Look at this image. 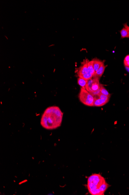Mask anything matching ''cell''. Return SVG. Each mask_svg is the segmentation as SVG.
Instances as JSON below:
<instances>
[{"mask_svg":"<svg viewBox=\"0 0 129 195\" xmlns=\"http://www.w3.org/2000/svg\"><path fill=\"white\" fill-rule=\"evenodd\" d=\"M63 113L58 107L51 106L45 110L42 116L41 124L48 130H53L61 126L63 117Z\"/></svg>","mask_w":129,"mask_h":195,"instance_id":"obj_1","label":"cell"},{"mask_svg":"<svg viewBox=\"0 0 129 195\" xmlns=\"http://www.w3.org/2000/svg\"><path fill=\"white\" fill-rule=\"evenodd\" d=\"M105 178L99 174H93L88 178L87 188L92 195H104L109 186Z\"/></svg>","mask_w":129,"mask_h":195,"instance_id":"obj_2","label":"cell"},{"mask_svg":"<svg viewBox=\"0 0 129 195\" xmlns=\"http://www.w3.org/2000/svg\"><path fill=\"white\" fill-rule=\"evenodd\" d=\"M100 85L99 79L93 78L88 80L85 89L93 96H99L100 94Z\"/></svg>","mask_w":129,"mask_h":195,"instance_id":"obj_3","label":"cell"},{"mask_svg":"<svg viewBox=\"0 0 129 195\" xmlns=\"http://www.w3.org/2000/svg\"><path fill=\"white\" fill-rule=\"evenodd\" d=\"M79 98L83 105L91 107L94 106V96L85 89L81 88L79 95Z\"/></svg>","mask_w":129,"mask_h":195,"instance_id":"obj_4","label":"cell"},{"mask_svg":"<svg viewBox=\"0 0 129 195\" xmlns=\"http://www.w3.org/2000/svg\"><path fill=\"white\" fill-rule=\"evenodd\" d=\"M89 61V60L87 59H86L82 63L81 66L76 70V74H77V76H80L84 75L89 73L88 66H87Z\"/></svg>","mask_w":129,"mask_h":195,"instance_id":"obj_5","label":"cell"},{"mask_svg":"<svg viewBox=\"0 0 129 195\" xmlns=\"http://www.w3.org/2000/svg\"><path fill=\"white\" fill-rule=\"evenodd\" d=\"M106 67V66H105L104 63L102 64V66L99 68V69L95 72V74L93 76V78H97L99 79V78L102 76V75L103 74Z\"/></svg>","mask_w":129,"mask_h":195,"instance_id":"obj_6","label":"cell"},{"mask_svg":"<svg viewBox=\"0 0 129 195\" xmlns=\"http://www.w3.org/2000/svg\"><path fill=\"white\" fill-rule=\"evenodd\" d=\"M93 68L95 72L97 71L100 67L102 64H104V61L98 59L97 58L93 59Z\"/></svg>","mask_w":129,"mask_h":195,"instance_id":"obj_7","label":"cell"},{"mask_svg":"<svg viewBox=\"0 0 129 195\" xmlns=\"http://www.w3.org/2000/svg\"><path fill=\"white\" fill-rule=\"evenodd\" d=\"M87 66H88V70L89 73L91 74L93 76L96 72H95L94 68H93V60H90V61H89L88 64H87Z\"/></svg>","mask_w":129,"mask_h":195,"instance_id":"obj_8","label":"cell"},{"mask_svg":"<svg viewBox=\"0 0 129 195\" xmlns=\"http://www.w3.org/2000/svg\"><path fill=\"white\" fill-rule=\"evenodd\" d=\"M94 97V102L93 105L95 107H101L105 105L106 104L104 102L100 99L99 98Z\"/></svg>","mask_w":129,"mask_h":195,"instance_id":"obj_9","label":"cell"},{"mask_svg":"<svg viewBox=\"0 0 129 195\" xmlns=\"http://www.w3.org/2000/svg\"><path fill=\"white\" fill-rule=\"evenodd\" d=\"M87 81H88L85 80L79 77L77 80V83L78 85H80L82 88H84V89H85V86L87 84Z\"/></svg>","mask_w":129,"mask_h":195,"instance_id":"obj_10","label":"cell"},{"mask_svg":"<svg viewBox=\"0 0 129 195\" xmlns=\"http://www.w3.org/2000/svg\"><path fill=\"white\" fill-rule=\"evenodd\" d=\"M121 38L123 39L124 38H129V32L127 29L125 28L124 27L121 30Z\"/></svg>","mask_w":129,"mask_h":195,"instance_id":"obj_11","label":"cell"},{"mask_svg":"<svg viewBox=\"0 0 129 195\" xmlns=\"http://www.w3.org/2000/svg\"><path fill=\"white\" fill-rule=\"evenodd\" d=\"M98 97H99L100 99H101L105 104H106L107 102H108L110 97L104 95L102 94H100L99 96H98Z\"/></svg>","mask_w":129,"mask_h":195,"instance_id":"obj_12","label":"cell"},{"mask_svg":"<svg viewBox=\"0 0 129 195\" xmlns=\"http://www.w3.org/2000/svg\"><path fill=\"white\" fill-rule=\"evenodd\" d=\"M100 90L101 94L104 95H106V96L110 97V94L109 93L108 91H107V90L106 89V88H105L102 85H100Z\"/></svg>","mask_w":129,"mask_h":195,"instance_id":"obj_13","label":"cell"},{"mask_svg":"<svg viewBox=\"0 0 129 195\" xmlns=\"http://www.w3.org/2000/svg\"><path fill=\"white\" fill-rule=\"evenodd\" d=\"M79 77L82 78V79H84V80H85L88 81L92 78L93 77V76L92 74H91L88 73L86 74H84V75L80 76Z\"/></svg>","mask_w":129,"mask_h":195,"instance_id":"obj_14","label":"cell"},{"mask_svg":"<svg viewBox=\"0 0 129 195\" xmlns=\"http://www.w3.org/2000/svg\"><path fill=\"white\" fill-rule=\"evenodd\" d=\"M124 64L126 67L129 68V55L126 56L124 58Z\"/></svg>","mask_w":129,"mask_h":195,"instance_id":"obj_15","label":"cell"},{"mask_svg":"<svg viewBox=\"0 0 129 195\" xmlns=\"http://www.w3.org/2000/svg\"><path fill=\"white\" fill-rule=\"evenodd\" d=\"M123 26H124V28H125L126 29H127V31H128V32H129V26H128V25H127V23H125V24H124Z\"/></svg>","mask_w":129,"mask_h":195,"instance_id":"obj_16","label":"cell"}]
</instances>
